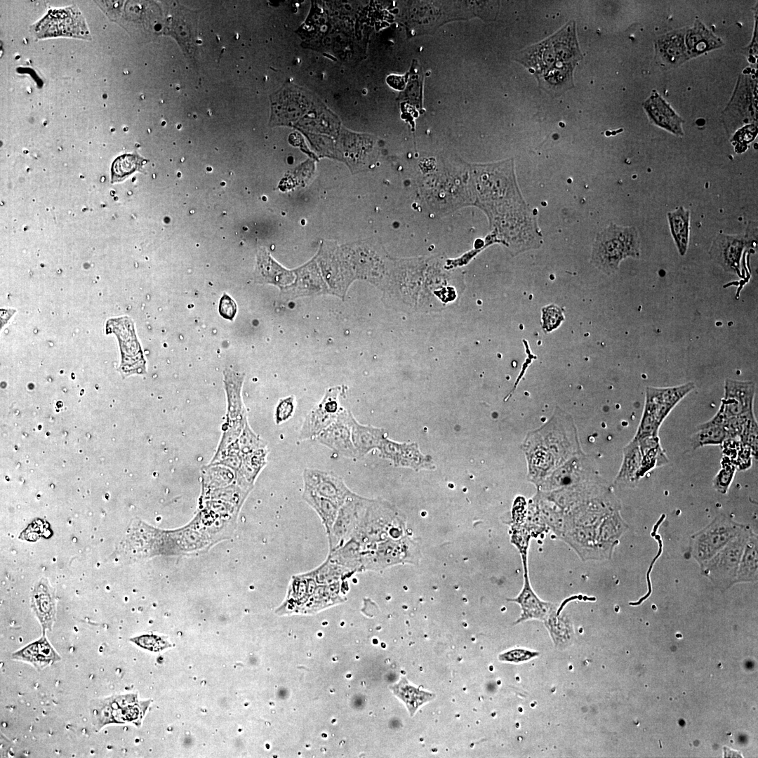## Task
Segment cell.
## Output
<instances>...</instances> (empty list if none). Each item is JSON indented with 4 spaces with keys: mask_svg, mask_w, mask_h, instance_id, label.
I'll return each mask as SVG.
<instances>
[{
    "mask_svg": "<svg viewBox=\"0 0 758 758\" xmlns=\"http://www.w3.org/2000/svg\"><path fill=\"white\" fill-rule=\"evenodd\" d=\"M469 166L472 205L486 215L493 232L514 230L536 219L520 193L512 159Z\"/></svg>",
    "mask_w": 758,
    "mask_h": 758,
    "instance_id": "cell-1",
    "label": "cell"
},
{
    "mask_svg": "<svg viewBox=\"0 0 758 758\" xmlns=\"http://www.w3.org/2000/svg\"><path fill=\"white\" fill-rule=\"evenodd\" d=\"M640 240L635 227L611 223L598 233L594 243L592 262L606 274L615 272L627 257L639 258Z\"/></svg>",
    "mask_w": 758,
    "mask_h": 758,
    "instance_id": "cell-2",
    "label": "cell"
},
{
    "mask_svg": "<svg viewBox=\"0 0 758 758\" xmlns=\"http://www.w3.org/2000/svg\"><path fill=\"white\" fill-rule=\"evenodd\" d=\"M437 172L426 179L425 185L432 205L448 211L472 205L469 164Z\"/></svg>",
    "mask_w": 758,
    "mask_h": 758,
    "instance_id": "cell-3",
    "label": "cell"
},
{
    "mask_svg": "<svg viewBox=\"0 0 758 758\" xmlns=\"http://www.w3.org/2000/svg\"><path fill=\"white\" fill-rule=\"evenodd\" d=\"M752 528L745 526L722 550L700 564L702 574L717 587L728 588L736 585V578L745 543Z\"/></svg>",
    "mask_w": 758,
    "mask_h": 758,
    "instance_id": "cell-4",
    "label": "cell"
},
{
    "mask_svg": "<svg viewBox=\"0 0 758 758\" xmlns=\"http://www.w3.org/2000/svg\"><path fill=\"white\" fill-rule=\"evenodd\" d=\"M745 525L725 514L717 516L707 526L690 539L692 557L700 565L710 559L736 537Z\"/></svg>",
    "mask_w": 758,
    "mask_h": 758,
    "instance_id": "cell-5",
    "label": "cell"
},
{
    "mask_svg": "<svg viewBox=\"0 0 758 758\" xmlns=\"http://www.w3.org/2000/svg\"><path fill=\"white\" fill-rule=\"evenodd\" d=\"M745 235L719 234L713 241L710 249L711 258L726 272L741 277V263L745 252L754 247L757 241V227L753 231L747 229Z\"/></svg>",
    "mask_w": 758,
    "mask_h": 758,
    "instance_id": "cell-6",
    "label": "cell"
},
{
    "mask_svg": "<svg viewBox=\"0 0 758 758\" xmlns=\"http://www.w3.org/2000/svg\"><path fill=\"white\" fill-rule=\"evenodd\" d=\"M339 387L329 389L321 401L309 412L300 430L299 439L316 437L335 421L342 409L339 406Z\"/></svg>",
    "mask_w": 758,
    "mask_h": 758,
    "instance_id": "cell-7",
    "label": "cell"
},
{
    "mask_svg": "<svg viewBox=\"0 0 758 758\" xmlns=\"http://www.w3.org/2000/svg\"><path fill=\"white\" fill-rule=\"evenodd\" d=\"M694 388L693 382L667 387H647L644 411L661 425L673 408Z\"/></svg>",
    "mask_w": 758,
    "mask_h": 758,
    "instance_id": "cell-8",
    "label": "cell"
},
{
    "mask_svg": "<svg viewBox=\"0 0 758 758\" xmlns=\"http://www.w3.org/2000/svg\"><path fill=\"white\" fill-rule=\"evenodd\" d=\"M754 382L727 378L724 383V397L718 411L726 418L754 413Z\"/></svg>",
    "mask_w": 758,
    "mask_h": 758,
    "instance_id": "cell-9",
    "label": "cell"
},
{
    "mask_svg": "<svg viewBox=\"0 0 758 758\" xmlns=\"http://www.w3.org/2000/svg\"><path fill=\"white\" fill-rule=\"evenodd\" d=\"M352 413L341 409L337 419L316 437L321 444L335 451L347 458H355L358 453L353 445L351 436Z\"/></svg>",
    "mask_w": 758,
    "mask_h": 758,
    "instance_id": "cell-10",
    "label": "cell"
},
{
    "mask_svg": "<svg viewBox=\"0 0 758 758\" xmlns=\"http://www.w3.org/2000/svg\"><path fill=\"white\" fill-rule=\"evenodd\" d=\"M302 476L304 488L334 501L340 507L352 493L343 480L333 473L307 468Z\"/></svg>",
    "mask_w": 758,
    "mask_h": 758,
    "instance_id": "cell-11",
    "label": "cell"
},
{
    "mask_svg": "<svg viewBox=\"0 0 758 758\" xmlns=\"http://www.w3.org/2000/svg\"><path fill=\"white\" fill-rule=\"evenodd\" d=\"M686 31H671L656 39L654 59L660 66L666 69L676 67L690 59L685 44Z\"/></svg>",
    "mask_w": 758,
    "mask_h": 758,
    "instance_id": "cell-12",
    "label": "cell"
},
{
    "mask_svg": "<svg viewBox=\"0 0 758 758\" xmlns=\"http://www.w3.org/2000/svg\"><path fill=\"white\" fill-rule=\"evenodd\" d=\"M649 121L679 137L684 135L683 120L658 93H653L643 105Z\"/></svg>",
    "mask_w": 758,
    "mask_h": 758,
    "instance_id": "cell-13",
    "label": "cell"
},
{
    "mask_svg": "<svg viewBox=\"0 0 758 758\" xmlns=\"http://www.w3.org/2000/svg\"><path fill=\"white\" fill-rule=\"evenodd\" d=\"M31 608L42 627L44 633L51 630L55 620L56 600L53 589L45 578L40 579L31 594Z\"/></svg>",
    "mask_w": 758,
    "mask_h": 758,
    "instance_id": "cell-14",
    "label": "cell"
},
{
    "mask_svg": "<svg viewBox=\"0 0 758 758\" xmlns=\"http://www.w3.org/2000/svg\"><path fill=\"white\" fill-rule=\"evenodd\" d=\"M524 585L517 597L510 599L521 608V614L517 623L536 619L545 623L554 613L555 608L551 603L542 601L532 590L525 565Z\"/></svg>",
    "mask_w": 758,
    "mask_h": 758,
    "instance_id": "cell-15",
    "label": "cell"
},
{
    "mask_svg": "<svg viewBox=\"0 0 758 758\" xmlns=\"http://www.w3.org/2000/svg\"><path fill=\"white\" fill-rule=\"evenodd\" d=\"M517 60L536 77L546 73L557 62L556 55L548 39L524 50Z\"/></svg>",
    "mask_w": 758,
    "mask_h": 758,
    "instance_id": "cell-16",
    "label": "cell"
},
{
    "mask_svg": "<svg viewBox=\"0 0 758 758\" xmlns=\"http://www.w3.org/2000/svg\"><path fill=\"white\" fill-rule=\"evenodd\" d=\"M627 528L618 512H612L606 514L597 528V553L602 557H610L615 545Z\"/></svg>",
    "mask_w": 758,
    "mask_h": 758,
    "instance_id": "cell-17",
    "label": "cell"
},
{
    "mask_svg": "<svg viewBox=\"0 0 758 758\" xmlns=\"http://www.w3.org/2000/svg\"><path fill=\"white\" fill-rule=\"evenodd\" d=\"M685 44L690 59L722 47L723 41L714 35L700 20H696L692 27L686 29Z\"/></svg>",
    "mask_w": 758,
    "mask_h": 758,
    "instance_id": "cell-18",
    "label": "cell"
},
{
    "mask_svg": "<svg viewBox=\"0 0 758 758\" xmlns=\"http://www.w3.org/2000/svg\"><path fill=\"white\" fill-rule=\"evenodd\" d=\"M548 39L556 55L557 62L576 64L581 60L582 55L576 39L573 20L570 21Z\"/></svg>",
    "mask_w": 758,
    "mask_h": 758,
    "instance_id": "cell-19",
    "label": "cell"
},
{
    "mask_svg": "<svg viewBox=\"0 0 758 758\" xmlns=\"http://www.w3.org/2000/svg\"><path fill=\"white\" fill-rule=\"evenodd\" d=\"M244 375L231 369L224 371V383L227 394V420L232 422L246 418V412L241 398Z\"/></svg>",
    "mask_w": 758,
    "mask_h": 758,
    "instance_id": "cell-20",
    "label": "cell"
},
{
    "mask_svg": "<svg viewBox=\"0 0 758 758\" xmlns=\"http://www.w3.org/2000/svg\"><path fill=\"white\" fill-rule=\"evenodd\" d=\"M726 419L718 411L712 419L700 425L692 439L693 448L709 445H722L729 438L724 426Z\"/></svg>",
    "mask_w": 758,
    "mask_h": 758,
    "instance_id": "cell-21",
    "label": "cell"
},
{
    "mask_svg": "<svg viewBox=\"0 0 758 758\" xmlns=\"http://www.w3.org/2000/svg\"><path fill=\"white\" fill-rule=\"evenodd\" d=\"M558 64L537 77L540 87L549 93H561L573 87V71L576 64Z\"/></svg>",
    "mask_w": 758,
    "mask_h": 758,
    "instance_id": "cell-22",
    "label": "cell"
},
{
    "mask_svg": "<svg viewBox=\"0 0 758 758\" xmlns=\"http://www.w3.org/2000/svg\"><path fill=\"white\" fill-rule=\"evenodd\" d=\"M758 539L752 530L740 560L735 583H754L758 577Z\"/></svg>",
    "mask_w": 758,
    "mask_h": 758,
    "instance_id": "cell-23",
    "label": "cell"
},
{
    "mask_svg": "<svg viewBox=\"0 0 758 758\" xmlns=\"http://www.w3.org/2000/svg\"><path fill=\"white\" fill-rule=\"evenodd\" d=\"M690 211L683 206L667 213L671 235L680 255L686 254L689 243Z\"/></svg>",
    "mask_w": 758,
    "mask_h": 758,
    "instance_id": "cell-24",
    "label": "cell"
},
{
    "mask_svg": "<svg viewBox=\"0 0 758 758\" xmlns=\"http://www.w3.org/2000/svg\"><path fill=\"white\" fill-rule=\"evenodd\" d=\"M267 448H262L243 456L241 466L236 473V483L251 491L258 474L267 464Z\"/></svg>",
    "mask_w": 758,
    "mask_h": 758,
    "instance_id": "cell-25",
    "label": "cell"
},
{
    "mask_svg": "<svg viewBox=\"0 0 758 758\" xmlns=\"http://www.w3.org/2000/svg\"><path fill=\"white\" fill-rule=\"evenodd\" d=\"M637 441L641 456L640 478L653 469L668 463L669 460L661 446L658 436L647 437Z\"/></svg>",
    "mask_w": 758,
    "mask_h": 758,
    "instance_id": "cell-26",
    "label": "cell"
},
{
    "mask_svg": "<svg viewBox=\"0 0 758 758\" xmlns=\"http://www.w3.org/2000/svg\"><path fill=\"white\" fill-rule=\"evenodd\" d=\"M351 436L358 456L365 455L374 448H379L385 439L382 430L361 425L353 416L351 420Z\"/></svg>",
    "mask_w": 758,
    "mask_h": 758,
    "instance_id": "cell-27",
    "label": "cell"
},
{
    "mask_svg": "<svg viewBox=\"0 0 758 758\" xmlns=\"http://www.w3.org/2000/svg\"><path fill=\"white\" fill-rule=\"evenodd\" d=\"M390 689L393 693L403 701L411 717L422 705L434 700L436 697L434 693L412 686L405 677L401 678Z\"/></svg>",
    "mask_w": 758,
    "mask_h": 758,
    "instance_id": "cell-28",
    "label": "cell"
},
{
    "mask_svg": "<svg viewBox=\"0 0 758 758\" xmlns=\"http://www.w3.org/2000/svg\"><path fill=\"white\" fill-rule=\"evenodd\" d=\"M256 279L262 283L284 285L290 281V274L262 249L258 254Z\"/></svg>",
    "mask_w": 758,
    "mask_h": 758,
    "instance_id": "cell-29",
    "label": "cell"
},
{
    "mask_svg": "<svg viewBox=\"0 0 758 758\" xmlns=\"http://www.w3.org/2000/svg\"><path fill=\"white\" fill-rule=\"evenodd\" d=\"M302 498L317 512L327 533L331 534L340 506L306 488H304Z\"/></svg>",
    "mask_w": 758,
    "mask_h": 758,
    "instance_id": "cell-30",
    "label": "cell"
},
{
    "mask_svg": "<svg viewBox=\"0 0 758 758\" xmlns=\"http://www.w3.org/2000/svg\"><path fill=\"white\" fill-rule=\"evenodd\" d=\"M203 479V495L226 486L235 481L236 473L225 466L208 464L201 469Z\"/></svg>",
    "mask_w": 758,
    "mask_h": 758,
    "instance_id": "cell-31",
    "label": "cell"
},
{
    "mask_svg": "<svg viewBox=\"0 0 758 758\" xmlns=\"http://www.w3.org/2000/svg\"><path fill=\"white\" fill-rule=\"evenodd\" d=\"M641 467V456L639 444L633 439L626 447L624 453V460L621 470L618 474V480L628 481H637Z\"/></svg>",
    "mask_w": 758,
    "mask_h": 758,
    "instance_id": "cell-32",
    "label": "cell"
},
{
    "mask_svg": "<svg viewBox=\"0 0 758 758\" xmlns=\"http://www.w3.org/2000/svg\"><path fill=\"white\" fill-rule=\"evenodd\" d=\"M143 161L136 154H124L118 157L112 166V182H119L139 170Z\"/></svg>",
    "mask_w": 758,
    "mask_h": 758,
    "instance_id": "cell-33",
    "label": "cell"
},
{
    "mask_svg": "<svg viewBox=\"0 0 758 758\" xmlns=\"http://www.w3.org/2000/svg\"><path fill=\"white\" fill-rule=\"evenodd\" d=\"M92 723L96 731L114 723L113 710L109 698L93 700L90 705Z\"/></svg>",
    "mask_w": 758,
    "mask_h": 758,
    "instance_id": "cell-34",
    "label": "cell"
},
{
    "mask_svg": "<svg viewBox=\"0 0 758 758\" xmlns=\"http://www.w3.org/2000/svg\"><path fill=\"white\" fill-rule=\"evenodd\" d=\"M238 446L243 457L260 448H267V443L251 430L247 421L238 439Z\"/></svg>",
    "mask_w": 758,
    "mask_h": 758,
    "instance_id": "cell-35",
    "label": "cell"
},
{
    "mask_svg": "<svg viewBox=\"0 0 758 758\" xmlns=\"http://www.w3.org/2000/svg\"><path fill=\"white\" fill-rule=\"evenodd\" d=\"M722 465L713 479V486L717 491L725 494L733 481L737 467L727 457L726 460H723Z\"/></svg>",
    "mask_w": 758,
    "mask_h": 758,
    "instance_id": "cell-36",
    "label": "cell"
},
{
    "mask_svg": "<svg viewBox=\"0 0 758 758\" xmlns=\"http://www.w3.org/2000/svg\"><path fill=\"white\" fill-rule=\"evenodd\" d=\"M41 669L60 660L61 657L44 634L37 639Z\"/></svg>",
    "mask_w": 758,
    "mask_h": 758,
    "instance_id": "cell-37",
    "label": "cell"
},
{
    "mask_svg": "<svg viewBox=\"0 0 758 758\" xmlns=\"http://www.w3.org/2000/svg\"><path fill=\"white\" fill-rule=\"evenodd\" d=\"M12 658L17 660L30 663L36 668L41 670L37 640L14 652L12 654Z\"/></svg>",
    "mask_w": 758,
    "mask_h": 758,
    "instance_id": "cell-38",
    "label": "cell"
},
{
    "mask_svg": "<svg viewBox=\"0 0 758 758\" xmlns=\"http://www.w3.org/2000/svg\"><path fill=\"white\" fill-rule=\"evenodd\" d=\"M757 131V126L750 124L740 128L735 133L733 140L736 152L742 153L746 150L747 145L754 139Z\"/></svg>",
    "mask_w": 758,
    "mask_h": 758,
    "instance_id": "cell-39",
    "label": "cell"
},
{
    "mask_svg": "<svg viewBox=\"0 0 758 758\" xmlns=\"http://www.w3.org/2000/svg\"><path fill=\"white\" fill-rule=\"evenodd\" d=\"M149 703V700L137 701L129 706L121 708L125 722H133L137 725L140 724Z\"/></svg>",
    "mask_w": 758,
    "mask_h": 758,
    "instance_id": "cell-40",
    "label": "cell"
},
{
    "mask_svg": "<svg viewBox=\"0 0 758 758\" xmlns=\"http://www.w3.org/2000/svg\"><path fill=\"white\" fill-rule=\"evenodd\" d=\"M543 329L549 332L556 328L564 320L561 310L557 306L550 305L543 309Z\"/></svg>",
    "mask_w": 758,
    "mask_h": 758,
    "instance_id": "cell-41",
    "label": "cell"
},
{
    "mask_svg": "<svg viewBox=\"0 0 758 758\" xmlns=\"http://www.w3.org/2000/svg\"><path fill=\"white\" fill-rule=\"evenodd\" d=\"M131 641L138 646L152 651H158L170 646L167 641L156 635H142L131 639Z\"/></svg>",
    "mask_w": 758,
    "mask_h": 758,
    "instance_id": "cell-42",
    "label": "cell"
},
{
    "mask_svg": "<svg viewBox=\"0 0 758 758\" xmlns=\"http://www.w3.org/2000/svg\"><path fill=\"white\" fill-rule=\"evenodd\" d=\"M295 406V397L290 396L281 399L275 411V422L282 423L292 417Z\"/></svg>",
    "mask_w": 758,
    "mask_h": 758,
    "instance_id": "cell-43",
    "label": "cell"
},
{
    "mask_svg": "<svg viewBox=\"0 0 758 758\" xmlns=\"http://www.w3.org/2000/svg\"><path fill=\"white\" fill-rule=\"evenodd\" d=\"M539 655V653L523 649H515L499 655L500 661L519 663L528 661Z\"/></svg>",
    "mask_w": 758,
    "mask_h": 758,
    "instance_id": "cell-44",
    "label": "cell"
},
{
    "mask_svg": "<svg viewBox=\"0 0 758 758\" xmlns=\"http://www.w3.org/2000/svg\"><path fill=\"white\" fill-rule=\"evenodd\" d=\"M219 312L226 319L232 320L235 317L237 312L236 302L225 293L223 294L220 300Z\"/></svg>",
    "mask_w": 758,
    "mask_h": 758,
    "instance_id": "cell-45",
    "label": "cell"
},
{
    "mask_svg": "<svg viewBox=\"0 0 758 758\" xmlns=\"http://www.w3.org/2000/svg\"><path fill=\"white\" fill-rule=\"evenodd\" d=\"M111 697L120 708L126 707L138 701L137 694L135 693L115 695Z\"/></svg>",
    "mask_w": 758,
    "mask_h": 758,
    "instance_id": "cell-46",
    "label": "cell"
}]
</instances>
